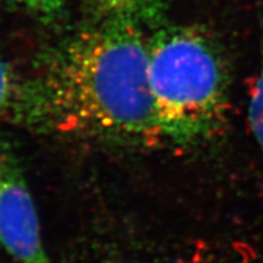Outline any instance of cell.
<instances>
[{
	"instance_id": "cell-1",
	"label": "cell",
	"mask_w": 263,
	"mask_h": 263,
	"mask_svg": "<svg viewBox=\"0 0 263 263\" xmlns=\"http://www.w3.org/2000/svg\"><path fill=\"white\" fill-rule=\"evenodd\" d=\"M26 123L127 145L162 143L144 27L91 21L43 52L28 78Z\"/></svg>"
},
{
	"instance_id": "cell-2",
	"label": "cell",
	"mask_w": 263,
	"mask_h": 263,
	"mask_svg": "<svg viewBox=\"0 0 263 263\" xmlns=\"http://www.w3.org/2000/svg\"><path fill=\"white\" fill-rule=\"evenodd\" d=\"M147 81L164 143L194 146L224 126L228 68L215 39L203 28L163 26L147 35Z\"/></svg>"
},
{
	"instance_id": "cell-3",
	"label": "cell",
	"mask_w": 263,
	"mask_h": 263,
	"mask_svg": "<svg viewBox=\"0 0 263 263\" xmlns=\"http://www.w3.org/2000/svg\"><path fill=\"white\" fill-rule=\"evenodd\" d=\"M0 248L17 263H51L38 212L14 147L0 138Z\"/></svg>"
},
{
	"instance_id": "cell-4",
	"label": "cell",
	"mask_w": 263,
	"mask_h": 263,
	"mask_svg": "<svg viewBox=\"0 0 263 263\" xmlns=\"http://www.w3.org/2000/svg\"><path fill=\"white\" fill-rule=\"evenodd\" d=\"M167 0H84L93 21L122 20L144 26L156 22Z\"/></svg>"
},
{
	"instance_id": "cell-5",
	"label": "cell",
	"mask_w": 263,
	"mask_h": 263,
	"mask_svg": "<svg viewBox=\"0 0 263 263\" xmlns=\"http://www.w3.org/2000/svg\"><path fill=\"white\" fill-rule=\"evenodd\" d=\"M28 101V80L22 78L8 60L0 58V118L25 122Z\"/></svg>"
},
{
	"instance_id": "cell-6",
	"label": "cell",
	"mask_w": 263,
	"mask_h": 263,
	"mask_svg": "<svg viewBox=\"0 0 263 263\" xmlns=\"http://www.w3.org/2000/svg\"><path fill=\"white\" fill-rule=\"evenodd\" d=\"M9 3L41 24L55 25L64 18L67 0H9Z\"/></svg>"
},
{
	"instance_id": "cell-7",
	"label": "cell",
	"mask_w": 263,
	"mask_h": 263,
	"mask_svg": "<svg viewBox=\"0 0 263 263\" xmlns=\"http://www.w3.org/2000/svg\"><path fill=\"white\" fill-rule=\"evenodd\" d=\"M249 122L255 139L263 153V57L257 80L250 97Z\"/></svg>"
}]
</instances>
